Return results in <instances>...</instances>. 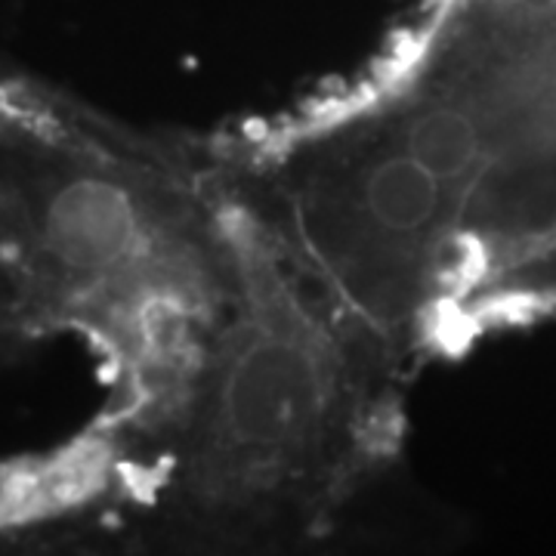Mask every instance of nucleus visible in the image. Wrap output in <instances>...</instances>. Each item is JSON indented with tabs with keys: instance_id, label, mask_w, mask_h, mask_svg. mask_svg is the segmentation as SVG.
Segmentation results:
<instances>
[{
	"instance_id": "obj_1",
	"label": "nucleus",
	"mask_w": 556,
	"mask_h": 556,
	"mask_svg": "<svg viewBox=\"0 0 556 556\" xmlns=\"http://www.w3.org/2000/svg\"><path fill=\"white\" fill-rule=\"evenodd\" d=\"M239 294L214 139L146 130L0 68V371L80 343L105 387L80 442L137 504Z\"/></svg>"
},
{
	"instance_id": "obj_2",
	"label": "nucleus",
	"mask_w": 556,
	"mask_h": 556,
	"mask_svg": "<svg viewBox=\"0 0 556 556\" xmlns=\"http://www.w3.org/2000/svg\"><path fill=\"white\" fill-rule=\"evenodd\" d=\"M217 159L239 294L139 507L211 535H321L396 464L417 368Z\"/></svg>"
}]
</instances>
